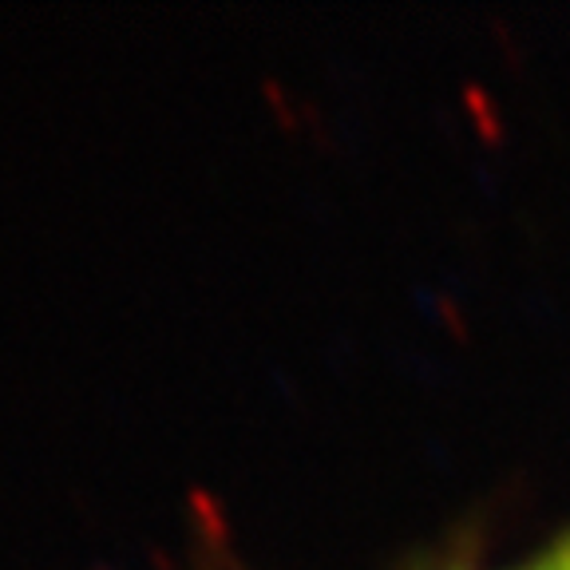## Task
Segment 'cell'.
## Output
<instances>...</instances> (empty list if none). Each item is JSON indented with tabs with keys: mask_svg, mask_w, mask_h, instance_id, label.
<instances>
[{
	"mask_svg": "<svg viewBox=\"0 0 570 570\" xmlns=\"http://www.w3.org/2000/svg\"><path fill=\"white\" fill-rule=\"evenodd\" d=\"M543 570H570V543L567 547H562V551L559 554H554V559L551 562H547V567Z\"/></svg>",
	"mask_w": 570,
	"mask_h": 570,
	"instance_id": "1",
	"label": "cell"
}]
</instances>
